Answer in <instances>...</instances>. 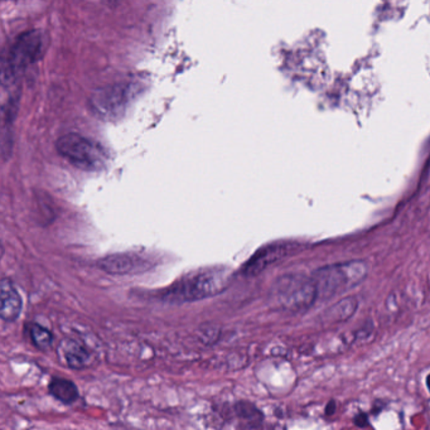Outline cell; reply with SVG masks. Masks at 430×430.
<instances>
[{
	"label": "cell",
	"mask_w": 430,
	"mask_h": 430,
	"mask_svg": "<svg viewBox=\"0 0 430 430\" xmlns=\"http://www.w3.org/2000/svg\"><path fill=\"white\" fill-rule=\"evenodd\" d=\"M231 275L223 267L202 269L185 275L161 293L163 300L192 302L214 297L227 288Z\"/></svg>",
	"instance_id": "cell-1"
},
{
	"label": "cell",
	"mask_w": 430,
	"mask_h": 430,
	"mask_svg": "<svg viewBox=\"0 0 430 430\" xmlns=\"http://www.w3.org/2000/svg\"><path fill=\"white\" fill-rule=\"evenodd\" d=\"M45 45V36L39 30L25 32L18 37L3 61V88H14L21 74L42 57Z\"/></svg>",
	"instance_id": "cell-2"
},
{
	"label": "cell",
	"mask_w": 430,
	"mask_h": 430,
	"mask_svg": "<svg viewBox=\"0 0 430 430\" xmlns=\"http://www.w3.org/2000/svg\"><path fill=\"white\" fill-rule=\"evenodd\" d=\"M56 148L66 161L82 171H101L108 162L104 148L80 134L70 133L61 136Z\"/></svg>",
	"instance_id": "cell-3"
},
{
	"label": "cell",
	"mask_w": 430,
	"mask_h": 430,
	"mask_svg": "<svg viewBox=\"0 0 430 430\" xmlns=\"http://www.w3.org/2000/svg\"><path fill=\"white\" fill-rule=\"evenodd\" d=\"M367 269L361 261L322 267L313 274L319 297H334L362 280Z\"/></svg>",
	"instance_id": "cell-4"
},
{
	"label": "cell",
	"mask_w": 430,
	"mask_h": 430,
	"mask_svg": "<svg viewBox=\"0 0 430 430\" xmlns=\"http://www.w3.org/2000/svg\"><path fill=\"white\" fill-rule=\"evenodd\" d=\"M138 92L139 88L135 83H116L96 91L91 99V105L100 116L112 119L125 112L127 105Z\"/></svg>",
	"instance_id": "cell-5"
},
{
	"label": "cell",
	"mask_w": 430,
	"mask_h": 430,
	"mask_svg": "<svg viewBox=\"0 0 430 430\" xmlns=\"http://www.w3.org/2000/svg\"><path fill=\"white\" fill-rule=\"evenodd\" d=\"M279 294L283 303L293 309L309 308L319 298L313 278H305L302 275L285 278L279 287Z\"/></svg>",
	"instance_id": "cell-6"
},
{
	"label": "cell",
	"mask_w": 430,
	"mask_h": 430,
	"mask_svg": "<svg viewBox=\"0 0 430 430\" xmlns=\"http://www.w3.org/2000/svg\"><path fill=\"white\" fill-rule=\"evenodd\" d=\"M97 267L108 274L127 275L147 272L153 267V264L138 254L119 252L99 260Z\"/></svg>",
	"instance_id": "cell-7"
},
{
	"label": "cell",
	"mask_w": 430,
	"mask_h": 430,
	"mask_svg": "<svg viewBox=\"0 0 430 430\" xmlns=\"http://www.w3.org/2000/svg\"><path fill=\"white\" fill-rule=\"evenodd\" d=\"M298 246L299 245L296 243H287V241H280V243H274V244L264 246L246 263L243 272L244 274L249 275V276L259 274L269 265L274 264L275 261L297 252Z\"/></svg>",
	"instance_id": "cell-8"
},
{
	"label": "cell",
	"mask_w": 430,
	"mask_h": 430,
	"mask_svg": "<svg viewBox=\"0 0 430 430\" xmlns=\"http://www.w3.org/2000/svg\"><path fill=\"white\" fill-rule=\"evenodd\" d=\"M22 298L13 283L3 279L0 284V317L6 322H14L22 311Z\"/></svg>",
	"instance_id": "cell-9"
},
{
	"label": "cell",
	"mask_w": 430,
	"mask_h": 430,
	"mask_svg": "<svg viewBox=\"0 0 430 430\" xmlns=\"http://www.w3.org/2000/svg\"><path fill=\"white\" fill-rule=\"evenodd\" d=\"M60 349L63 352V356L66 360L67 365L76 370H81L83 367H88L90 365L89 352L85 347H82L80 343L72 340H67L62 343Z\"/></svg>",
	"instance_id": "cell-10"
},
{
	"label": "cell",
	"mask_w": 430,
	"mask_h": 430,
	"mask_svg": "<svg viewBox=\"0 0 430 430\" xmlns=\"http://www.w3.org/2000/svg\"><path fill=\"white\" fill-rule=\"evenodd\" d=\"M50 393L63 404H72L79 399L77 386L66 378H53L50 384Z\"/></svg>",
	"instance_id": "cell-11"
},
{
	"label": "cell",
	"mask_w": 430,
	"mask_h": 430,
	"mask_svg": "<svg viewBox=\"0 0 430 430\" xmlns=\"http://www.w3.org/2000/svg\"><path fill=\"white\" fill-rule=\"evenodd\" d=\"M30 334L33 345L38 349L45 351V349H48L52 346V334L48 329H45V327L39 326V325H36V323H32L30 326Z\"/></svg>",
	"instance_id": "cell-12"
},
{
	"label": "cell",
	"mask_w": 430,
	"mask_h": 430,
	"mask_svg": "<svg viewBox=\"0 0 430 430\" xmlns=\"http://www.w3.org/2000/svg\"><path fill=\"white\" fill-rule=\"evenodd\" d=\"M365 419H366L365 414H362V416H360V418H356L357 425H358V427H365V425H367V423H365L364 422Z\"/></svg>",
	"instance_id": "cell-13"
},
{
	"label": "cell",
	"mask_w": 430,
	"mask_h": 430,
	"mask_svg": "<svg viewBox=\"0 0 430 430\" xmlns=\"http://www.w3.org/2000/svg\"><path fill=\"white\" fill-rule=\"evenodd\" d=\"M427 385H428V389H429L430 391V375L427 378Z\"/></svg>",
	"instance_id": "cell-14"
}]
</instances>
